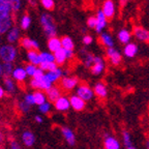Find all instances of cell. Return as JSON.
<instances>
[{
  "instance_id": "46",
  "label": "cell",
  "mask_w": 149,
  "mask_h": 149,
  "mask_svg": "<svg viewBox=\"0 0 149 149\" xmlns=\"http://www.w3.org/2000/svg\"><path fill=\"white\" fill-rule=\"evenodd\" d=\"M64 51H65V55H66V58H68V59H72L74 57V50H66V49H64Z\"/></svg>"
},
{
  "instance_id": "43",
  "label": "cell",
  "mask_w": 149,
  "mask_h": 149,
  "mask_svg": "<svg viewBox=\"0 0 149 149\" xmlns=\"http://www.w3.org/2000/svg\"><path fill=\"white\" fill-rule=\"evenodd\" d=\"M24 100L27 102L28 105L30 106H34L35 105V100H34V96H33V93H27L24 97Z\"/></svg>"
},
{
  "instance_id": "22",
  "label": "cell",
  "mask_w": 149,
  "mask_h": 149,
  "mask_svg": "<svg viewBox=\"0 0 149 149\" xmlns=\"http://www.w3.org/2000/svg\"><path fill=\"white\" fill-rule=\"evenodd\" d=\"M27 59L29 63L40 66L42 64V59H40V53L37 52V50H30L27 52Z\"/></svg>"
},
{
  "instance_id": "11",
  "label": "cell",
  "mask_w": 149,
  "mask_h": 149,
  "mask_svg": "<svg viewBox=\"0 0 149 149\" xmlns=\"http://www.w3.org/2000/svg\"><path fill=\"white\" fill-rule=\"evenodd\" d=\"M121 145L117 138L111 135H105L104 138V148L105 149H120Z\"/></svg>"
},
{
  "instance_id": "48",
  "label": "cell",
  "mask_w": 149,
  "mask_h": 149,
  "mask_svg": "<svg viewBox=\"0 0 149 149\" xmlns=\"http://www.w3.org/2000/svg\"><path fill=\"white\" fill-rule=\"evenodd\" d=\"M130 0H118V3H119V5H120L121 7H124L128 2H130Z\"/></svg>"
},
{
  "instance_id": "6",
  "label": "cell",
  "mask_w": 149,
  "mask_h": 149,
  "mask_svg": "<svg viewBox=\"0 0 149 149\" xmlns=\"http://www.w3.org/2000/svg\"><path fill=\"white\" fill-rule=\"evenodd\" d=\"M133 36L141 42H149V30L143 26H135L133 28Z\"/></svg>"
},
{
  "instance_id": "52",
  "label": "cell",
  "mask_w": 149,
  "mask_h": 149,
  "mask_svg": "<svg viewBox=\"0 0 149 149\" xmlns=\"http://www.w3.org/2000/svg\"><path fill=\"white\" fill-rule=\"evenodd\" d=\"M2 65H3V63H1V60H0V80H1V78H2V76H3V68H2Z\"/></svg>"
},
{
  "instance_id": "16",
  "label": "cell",
  "mask_w": 149,
  "mask_h": 149,
  "mask_svg": "<svg viewBox=\"0 0 149 149\" xmlns=\"http://www.w3.org/2000/svg\"><path fill=\"white\" fill-rule=\"evenodd\" d=\"M61 134H62L63 138H64V140L66 141V143H68V145L74 146V145L76 144V135H74V133L70 127L63 126V127L61 128Z\"/></svg>"
},
{
  "instance_id": "5",
  "label": "cell",
  "mask_w": 149,
  "mask_h": 149,
  "mask_svg": "<svg viewBox=\"0 0 149 149\" xmlns=\"http://www.w3.org/2000/svg\"><path fill=\"white\" fill-rule=\"evenodd\" d=\"M106 56H107L109 62L114 66H118L122 62V55L115 48H109L106 50Z\"/></svg>"
},
{
  "instance_id": "45",
  "label": "cell",
  "mask_w": 149,
  "mask_h": 149,
  "mask_svg": "<svg viewBox=\"0 0 149 149\" xmlns=\"http://www.w3.org/2000/svg\"><path fill=\"white\" fill-rule=\"evenodd\" d=\"M82 42H83L85 46H90V45L93 42V37L88 34L84 35L83 38H82Z\"/></svg>"
},
{
  "instance_id": "28",
  "label": "cell",
  "mask_w": 149,
  "mask_h": 149,
  "mask_svg": "<svg viewBox=\"0 0 149 149\" xmlns=\"http://www.w3.org/2000/svg\"><path fill=\"white\" fill-rule=\"evenodd\" d=\"M3 85H4L5 91H7L8 93H14L17 90L16 83H15V80L12 77H4L3 78Z\"/></svg>"
},
{
  "instance_id": "2",
  "label": "cell",
  "mask_w": 149,
  "mask_h": 149,
  "mask_svg": "<svg viewBox=\"0 0 149 149\" xmlns=\"http://www.w3.org/2000/svg\"><path fill=\"white\" fill-rule=\"evenodd\" d=\"M40 22L47 36L49 37V38L56 36V34H57V28H56L53 18L49 14H42V17H40Z\"/></svg>"
},
{
  "instance_id": "35",
  "label": "cell",
  "mask_w": 149,
  "mask_h": 149,
  "mask_svg": "<svg viewBox=\"0 0 149 149\" xmlns=\"http://www.w3.org/2000/svg\"><path fill=\"white\" fill-rule=\"evenodd\" d=\"M40 68L44 70L45 72H52V70H55L56 68H58V65L56 62H42L40 65Z\"/></svg>"
},
{
  "instance_id": "12",
  "label": "cell",
  "mask_w": 149,
  "mask_h": 149,
  "mask_svg": "<svg viewBox=\"0 0 149 149\" xmlns=\"http://www.w3.org/2000/svg\"><path fill=\"white\" fill-rule=\"evenodd\" d=\"M54 107L57 111L59 112H65L70 110V98L66 97V96H60L58 100H56L54 102Z\"/></svg>"
},
{
  "instance_id": "47",
  "label": "cell",
  "mask_w": 149,
  "mask_h": 149,
  "mask_svg": "<svg viewBox=\"0 0 149 149\" xmlns=\"http://www.w3.org/2000/svg\"><path fill=\"white\" fill-rule=\"evenodd\" d=\"M10 149H21V147H20V145L16 141H12L10 142Z\"/></svg>"
},
{
  "instance_id": "42",
  "label": "cell",
  "mask_w": 149,
  "mask_h": 149,
  "mask_svg": "<svg viewBox=\"0 0 149 149\" xmlns=\"http://www.w3.org/2000/svg\"><path fill=\"white\" fill-rule=\"evenodd\" d=\"M87 26H88L90 29H95V27H96V17L95 16H91L87 19Z\"/></svg>"
},
{
  "instance_id": "38",
  "label": "cell",
  "mask_w": 149,
  "mask_h": 149,
  "mask_svg": "<svg viewBox=\"0 0 149 149\" xmlns=\"http://www.w3.org/2000/svg\"><path fill=\"white\" fill-rule=\"evenodd\" d=\"M51 109H52V104L51 102H48V100L46 102H44V104H42L40 106H38V110H40V112L42 113V114H48L51 111Z\"/></svg>"
},
{
  "instance_id": "34",
  "label": "cell",
  "mask_w": 149,
  "mask_h": 149,
  "mask_svg": "<svg viewBox=\"0 0 149 149\" xmlns=\"http://www.w3.org/2000/svg\"><path fill=\"white\" fill-rule=\"evenodd\" d=\"M31 25V18L28 16L27 14L26 15H23L21 18V21H20V26L23 30H27L28 28L30 27Z\"/></svg>"
},
{
  "instance_id": "36",
  "label": "cell",
  "mask_w": 149,
  "mask_h": 149,
  "mask_svg": "<svg viewBox=\"0 0 149 149\" xmlns=\"http://www.w3.org/2000/svg\"><path fill=\"white\" fill-rule=\"evenodd\" d=\"M122 141H123V145L125 147H130L133 145L132 143V136L128 133L127 130H123L122 132Z\"/></svg>"
},
{
  "instance_id": "15",
  "label": "cell",
  "mask_w": 149,
  "mask_h": 149,
  "mask_svg": "<svg viewBox=\"0 0 149 149\" xmlns=\"http://www.w3.org/2000/svg\"><path fill=\"white\" fill-rule=\"evenodd\" d=\"M93 92H94V95L97 96L98 98L104 100L108 96V87L106 86L105 83L97 82L93 87Z\"/></svg>"
},
{
  "instance_id": "33",
  "label": "cell",
  "mask_w": 149,
  "mask_h": 149,
  "mask_svg": "<svg viewBox=\"0 0 149 149\" xmlns=\"http://www.w3.org/2000/svg\"><path fill=\"white\" fill-rule=\"evenodd\" d=\"M40 59L42 62H55L54 53L52 52H40Z\"/></svg>"
},
{
  "instance_id": "17",
  "label": "cell",
  "mask_w": 149,
  "mask_h": 149,
  "mask_svg": "<svg viewBox=\"0 0 149 149\" xmlns=\"http://www.w3.org/2000/svg\"><path fill=\"white\" fill-rule=\"evenodd\" d=\"M63 76V70L60 68H56L55 70H52V72H46L45 77L49 82H51L52 84L57 82L58 80H60Z\"/></svg>"
},
{
  "instance_id": "39",
  "label": "cell",
  "mask_w": 149,
  "mask_h": 149,
  "mask_svg": "<svg viewBox=\"0 0 149 149\" xmlns=\"http://www.w3.org/2000/svg\"><path fill=\"white\" fill-rule=\"evenodd\" d=\"M40 3L44 6V8L48 9V10H52V9H54V6H55L54 0H40Z\"/></svg>"
},
{
  "instance_id": "26",
  "label": "cell",
  "mask_w": 149,
  "mask_h": 149,
  "mask_svg": "<svg viewBox=\"0 0 149 149\" xmlns=\"http://www.w3.org/2000/svg\"><path fill=\"white\" fill-rule=\"evenodd\" d=\"M20 38V29L18 27H12L6 33V40L9 44L18 42Z\"/></svg>"
},
{
  "instance_id": "13",
  "label": "cell",
  "mask_w": 149,
  "mask_h": 149,
  "mask_svg": "<svg viewBox=\"0 0 149 149\" xmlns=\"http://www.w3.org/2000/svg\"><path fill=\"white\" fill-rule=\"evenodd\" d=\"M70 107L74 111H82V110H84L85 107H86V102L84 100H82L77 94H74V95L70 96Z\"/></svg>"
},
{
  "instance_id": "1",
  "label": "cell",
  "mask_w": 149,
  "mask_h": 149,
  "mask_svg": "<svg viewBox=\"0 0 149 149\" xmlns=\"http://www.w3.org/2000/svg\"><path fill=\"white\" fill-rule=\"evenodd\" d=\"M12 6L9 0H0V33L4 34L13 27Z\"/></svg>"
},
{
  "instance_id": "53",
  "label": "cell",
  "mask_w": 149,
  "mask_h": 149,
  "mask_svg": "<svg viewBox=\"0 0 149 149\" xmlns=\"http://www.w3.org/2000/svg\"><path fill=\"white\" fill-rule=\"evenodd\" d=\"M3 140H4V136H3V133L0 130V143L3 142Z\"/></svg>"
},
{
  "instance_id": "10",
  "label": "cell",
  "mask_w": 149,
  "mask_h": 149,
  "mask_svg": "<svg viewBox=\"0 0 149 149\" xmlns=\"http://www.w3.org/2000/svg\"><path fill=\"white\" fill-rule=\"evenodd\" d=\"M102 10L108 19L114 18L116 14V4L113 0H105V2L102 3Z\"/></svg>"
},
{
  "instance_id": "51",
  "label": "cell",
  "mask_w": 149,
  "mask_h": 149,
  "mask_svg": "<svg viewBox=\"0 0 149 149\" xmlns=\"http://www.w3.org/2000/svg\"><path fill=\"white\" fill-rule=\"evenodd\" d=\"M27 1L31 6H36V0H27Z\"/></svg>"
},
{
  "instance_id": "20",
  "label": "cell",
  "mask_w": 149,
  "mask_h": 149,
  "mask_svg": "<svg viewBox=\"0 0 149 149\" xmlns=\"http://www.w3.org/2000/svg\"><path fill=\"white\" fill-rule=\"evenodd\" d=\"M132 35H133V33L130 32L128 29L122 28V29H120V30L118 31V33H117V38H118V40L121 44L126 45V44H128V42H130Z\"/></svg>"
},
{
  "instance_id": "40",
  "label": "cell",
  "mask_w": 149,
  "mask_h": 149,
  "mask_svg": "<svg viewBox=\"0 0 149 149\" xmlns=\"http://www.w3.org/2000/svg\"><path fill=\"white\" fill-rule=\"evenodd\" d=\"M30 107H31V106L28 105L25 100H22V102H19V105H18L19 110H20L22 113H28V112L30 111Z\"/></svg>"
},
{
  "instance_id": "29",
  "label": "cell",
  "mask_w": 149,
  "mask_h": 149,
  "mask_svg": "<svg viewBox=\"0 0 149 149\" xmlns=\"http://www.w3.org/2000/svg\"><path fill=\"white\" fill-rule=\"evenodd\" d=\"M33 96H34L35 105H37V106H40L42 104L46 102L47 100H48L47 94L42 90H35L34 92H33Z\"/></svg>"
},
{
  "instance_id": "14",
  "label": "cell",
  "mask_w": 149,
  "mask_h": 149,
  "mask_svg": "<svg viewBox=\"0 0 149 149\" xmlns=\"http://www.w3.org/2000/svg\"><path fill=\"white\" fill-rule=\"evenodd\" d=\"M139 52V47L135 42H128V44L124 45L123 48V55L126 58H134Z\"/></svg>"
},
{
  "instance_id": "41",
  "label": "cell",
  "mask_w": 149,
  "mask_h": 149,
  "mask_svg": "<svg viewBox=\"0 0 149 149\" xmlns=\"http://www.w3.org/2000/svg\"><path fill=\"white\" fill-rule=\"evenodd\" d=\"M10 1V6H12L13 12H19L21 8V0H9Z\"/></svg>"
},
{
  "instance_id": "25",
  "label": "cell",
  "mask_w": 149,
  "mask_h": 149,
  "mask_svg": "<svg viewBox=\"0 0 149 149\" xmlns=\"http://www.w3.org/2000/svg\"><path fill=\"white\" fill-rule=\"evenodd\" d=\"M81 55H82V62H83L84 66L87 68H90L93 64V61H94V57L95 56L92 55L89 52L85 51V49L81 51Z\"/></svg>"
},
{
  "instance_id": "30",
  "label": "cell",
  "mask_w": 149,
  "mask_h": 149,
  "mask_svg": "<svg viewBox=\"0 0 149 149\" xmlns=\"http://www.w3.org/2000/svg\"><path fill=\"white\" fill-rule=\"evenodd\" d=\"M54 57H55V62L57 63V65L64 64L65 61L68 60L66 55H65V51L63 48H61L58 51H56L55 53H54Z\"/></svg>"
},
{
  "instance_id": "55",
  "label": "cell",
  "mask_w": 149,
  "mask_h": 149,
  "mask_svg": "<svg viewBox=\"0 0 149 149\" xmlns=\"http://www.w3.org/2000/svg\"><path fill=\"white\" fill-rule=\"evenodd\" d=\"M125 149H137V148H136L135 146H133V145H132V146H130V147H125Z\"/></svg>"
},
{
  "instance_id": "24",
  "label": "cell",
  "mask_w": 149,
  "mask_h": 149,
  "mask_svg": "<svg viewBox=\"0 0 149 149\" xmlns=\"http://www.w3.org/2000/svg\"><path fill=\"white\" fill-rule=\"evenodd\" d=\"M62 48V44H61V40H59L57 36L50 37L48 40V49L52 53H55L56 51H58Z\"/></svg>"
},
{
  "instance_id": "4",
  "label": "cell",
  "mask_w": 149,
  "mask_h": 149,
  "mask_svg": "<svg viewBox=\"0 0 149 149\" xmlns=\"http://www.w3.org/2000/svg\"><path fill=\"white\" fill-rule=\"evenodd\" d=\"M76 94L85 102L91 100L94 96L93 89L90 88V86H88L87 84H79L78 87L76 88Z\"/></svg>"
},
{
  "instance_id": "3",
  "label": "cell",
  "mask_w": 149,
  "mask_h": 149,
  "mask_svg": "<svg viewBox=\"0 0 149 149\" xmlns=\"http://www.w3.org/2000/svg\"><path fill=\"white\" fill-rule=\"evenodd\" d=\"M17 49L12 44L0 47V60L2 62H14L17 57Z\"/></svg>"
},
{
  "instance_id": "31",
  "label": "cell",
  "mask_w": 149,
  "mask_h": 149,
  "mask_svg": "<svg viewBox=\"0 0 149 149\" xmlns=\"http://www.w3.org/2000/svg\"><path fill=\"white\" fill-rule=\"evenodd\" d=\"M61 44H62L63 49H66V50L74 49V42L70 36H63L61 38Z\"/></svg>"
},
{
  "instance_id": "21",
  "label": "cell",
  "mask_w": 149,
  "mask_h": 149,
  "mask_svg": "<svg viewBox=\"0 0 149 149\" xmlns=\"http://www.w3.org/2000/svg\"><path fill=\"white\" fill-rule=\"evenodd\" d=\"M46 94H47L48 100H49V102H55L60 96H62L61 95L60 88H58V87H56V86H52L50 89H48V90L46 91Z\"/></svg>"
},
{
  "instance_id": "54",
  "label": "cell",
  "mask_w": 149,
  "mask_h": 149,
  "mask_svg": "<svg viewBox=\"0 0 149 149\" xmlns=\"http://www.w3.org/2000/svg\"><path fill=\"white\" fill-rule=\"evenodd\" d=\"M145 146H146V149H149V139L146 140V143H145Z\"/></svg>"
},
{
  "instance_id": "8",
  "label": "cell",
  "mask_w": 149,
  "mask_h": 149,
  "mask_svg": "<svg viewBox=\"0 0 149 149\" xmlns=\"http://www.w3.org/2000/svg\"><path fill=\"white\" fill-rule=\"evenodd\" d=\"M60 85L62 89L66 91L74 90L79 85V79L77 77H62L60 81Z\"/></svg>"
},
{
  "instance_id": "27",
  "label": "cell",
  "mask_w": 149,
  "mask_h": 149,
  "mask_svg": "<svg viewBox=\"0 0 149 149\" xmlns=\"http://www.w3.org/2000/svg\"><path fill=\"white\" fill-rule=\"evenodd\" d=\"M22 141H23L24 145L27 147H31L34 145L35 143V136L33 133H31L30 130H26L22 134Z\"/></svg>"
},
{
  "instance_id": "18",
  "label": "cell",
  "mask_w": 149,
  "mask_h": 149,
  "mask_svg": "<svg viewBox=\"0 0 149 149\" xmlns=\"http://www.w3.org/2000/svg\"><path fill=\"white\" fill-rule=\"evenodd\" d=\"M20 42H21V46L23 47L24 49L27 50V51L40 49V45H38V42H37L35 40L29 38V37H23Z\"/></svg>"
},
{
  "instance_id": "50",
  "label": "cell",
  "mask_w": 149,
  "mask_h": 149,
  "mask_svg": "<svg viewBox=\"0 0 149 149\" xmlns=\"http://www.w3.org/2000/svg\"><path fill=\"white\" fill-rule=\"evenodd\" d=\"M4 95H5V89H4V87H2L1 85H0V100H1Z\"/></svg>"
},
{
  "instance_id": "19",
  "label": "cell",
  "mask_w": 149,
  "mask_h": 149,
  "mask_svg": "<svg viewBox=\"0 0 149 149\" xmlns=\"http://www.w3.org/2000/svg\"><path fill=\"white\" fill-rule=\"evenodd\" d=\"M100 42L106 49L114 48V40H113L112 35L109 34L108 32H104L102 31V33H100Z\"/></svg>"
},
{
  "instance_id": "32",
  "label": "cell",
  "mask_w": 149,
  "mask_h": 149,
  "mask_svg": "<svg viewBox=\"0 0 149 149\" xmlns=\"http://www.w3.org/2000/svg\"><path fill=\"white\" fill-rule=\"evenodd\" d=\"M3 76L4 77H12V74L14 72V65L12 62H3Z\"/></svg>"
},
{
  "instance_id": "37",
  "label": "cell",
  "mask_w": 149,
  "mask_h": 149,
  "mask_svg": "<svg viewBox=\"0 0 149 149\" xmlns=\"http://www.w3.org/2000/svg\"><path fill=\"white\" fill-rule=\"evenodd\" d=\"M25 70H26V72H27L28 77L33 78L34 77L35 72H36V70H37V66L34 64H32V63H28V64L25 65Z\"/></svg>"
},
{
  "instance_id": "23",
  "label": "cell",
  "mask_w": 149,
  "mask_h": 149,
  "mask_svg": "<svg viewBox=\"0 0 149 149\" xmlns=\"http://www.w3.org/2000/svg\"><path fill=\"white\" fill-rule=\"evenodd\" d=\"M27 72L25 70V68H21V66H18L14 70L12 74V78L15 81L18 82H24L27 78Z\"/></svg>"
},
{
  "instance_id": "7",
  "label": "cell",
  "mask_w": 149,
  "mask_h": 149,
  "mask_svg": "<svg viewBox=\"0 0 149 149\" xmlns=\"http://www.w3.org/2000/svg\"><path fill=\"white\" fill-rule=\"evenodd\" d=\"M106 70V61L100 56H95L92 66L90 68V72L93 76H100Z\"/></svg>"
},
{
  "instance_id": "49",
  "label": "cell",
  "mask_w": 149,
  "mask_h": 149,
  "mask_svg": "<svg viewBox=\"0 0 149 149\" xmlns=\"http://www.w3.org/2000/svg\"><path fill=\"white\" fill-rule=\"evenodd\" d=\"M34 120L36 121L37 123H42L44 119H42V117L40 116V115H35V116H34Z\"/></svg>"
},
{
  "instance_id": "9",
  "label": "cell",
  "mask_w": 149,
  "mask_h": 149,
  "mask_svg": "<svg viewBox=\"0 0 149 149\" xmlns=\"http://www.w3.org/2000/svg\"><path fill=\"white\" fill-rule=\"evenodd\" d=\"M95 17H96V27L94 30L97 33H102V31H104V29L108 26V20H109V19L105 16V14H104V12L102 10V8L98 9Z\"/></svg>"
},
{
  "instance_id": "44",
  "label": "cell",
  "mask_w": 149,
  "mask_h": 149,
  "mask_svg": "<svg viewBox=\"0 0 149 149\" xmlns=\"http://www.w3.org/2000/svg\"><path fill=\"white\" fill-rule=\"evenodd\" d=\"M45 74H46V72H45L44 70H42L40 68H37V70H36V72H35L33 79H35V80H42V78L45 77Z\"/></svg>"
},
{
  "instance_id": "56",
  "label": "cell",
  "mask_w": 149,
  "mask_h": 149,
  "mask_svg": "<svg viewBox=\"0 0 149 149\" xmlns=\"http://www.w3.org/2000/svg\"><path fill=\"white\" fill-rule=\"evenodd\" d=\"M0 35H1V33H0Z\"/></svg>"
}]
</instances>
